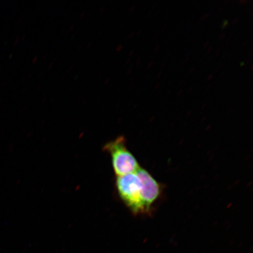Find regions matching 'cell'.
I'll list each match as a JSON object with an SVG mask.
<instances>
[{
    "label": "cell",
    "mask_w": 253,
    "mask_h": 253,
    "mask_svg": "<svg viewBox=\"0 0 253 253\" xmlns=\"http://www.w3.org/2000/svg\"><path fill=\"white\" fill-rule=\"evenodd\" d=\"M136 173L140 180L142 201L148 214L160 197L161 186L147 170L140 167Z\"/></svg>",
    "instance_id": "obj_3"
},
{
    "label": "cell",
    "mask_w": 253,
    "mask_h": 253,
    "mask_svg": "<svg viewBox=\"0 0 253 253\" xmlns=\"http://www.w3.org/2000/svg\"><path fill=\"white\" fill-rule=\"evenodd\" d=\"M116 185L120 198L132 213L148 214L142 201L140 180L136 172L117 176Z\"/></svg>",
    "instance_id": "obj_1"
},
{
    "label": "cell",
    "mask_w": 253,
    "mask_h": 253,
    "mask_svg": "<svg viewBox=\"0 0 253 253\" xmlns=\"http://www.w3.org/2000/svg\"><path fill=\"white\" fill-rule=\"evenodd\" d=\"M112 158L114 171L117 176L128 175L137 171L140 166L134 155L128 149L123 136L110 141L104 147Z\"/></svg>",
    "instance_id": "obj_2"
}]
</instances>
